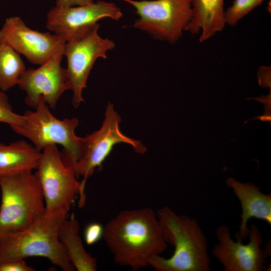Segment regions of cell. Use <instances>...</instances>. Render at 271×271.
<instances>
[{"label":"cell","mask_w":271,"mask_h":271,"mask_svg":"<svg viewBox=\"0 0 271 271\" xmlns=\"http://www.w3.org/2000/svg\"><path fill=\"white\" fill-rule=\"evenodd\" d=\"M192 18L185 31L193 36L200 34V42H204L225 26L224 0H190Z\"/></svg>","instance_id":"15"},{"label":"cell","mask_w":271,"mask_h":271,"mask_svg":"<svg viewBox=\"0 0 271 271\" xmlns=\"http://www.w3.org/2000/svg\"><path fill=\"white\" fill-rule=\"evenodd\" d=\"M264 0H234L232 5L224 12L226 25L235 26L238 22Z\"/></svg>","instance_id":"19"},{"label":"cell","mask_w":271,"mask_h":271,"mask_svg":"<svg viewBox=\"0 0 271 271\" xmlns=\"http://www.w3.org/2000/svg\"><path fill=\"white\" fill-rule=\"evenodd\" d=\"M80 226L73 214L70 219H65L59 227V239L63 245L67 256L77 271H95L97 261L88 253L79 236Z\"/></svg>","instance_id":"17"},{"label":"cell","mask_w":271,"mask_h":271,"mask_svg":"<svg viewBox=\"0 0 271 271\" xmlns=\"http://www.w3.org/2000/svg\"><path fill=\"white\" fill-rule=\"evenodd\" d=\"M26 70L20 54L9 45L0 43V90L5 92L18 85Z\"/></svg>","instance_id":"18"},{"label":"cell","mask_w":271,"mask_h":271,"mask_svg":"<svg viewBox=\"0 0 271 271\" xmlns=\"http://www.w3.org/2000/svg\"><path fill=\"white\" fill-rule=\"evenodd\" d=\"M68 217L46 212L29 227L0 232V264L29 257H43L64 271L75 270L58 237L62 222Z\"/></svg>","instance_id":"3"},{"label":"cell","mask_w":271,"mask_h":271,"mask_svg":"<svg viewBox=\"0 0 271 271\" xmlns=\"http://www.w3.org/2000/svg\"><path fill=\"white\" fill-rule=\"evenodd\" d=\"M0 232L23 230L45 213L43 192L32 171L0 177Z\"/></svg>","instance_id":"4"},{"label":"cell","mask_w":271,"mask_h":271,"mask_svg":"<svg viewBox=\"0 0 271 271\" xmlns=\"http://www.w3.org/2000/svg\"><path fill=\"white\" fill-rule=\"evenodd\" d=\"M260 120L262 121H270V116L269 115H265L262 116L258 117Z\"/></svg>","instance_id":"25"},{"label":"cell","mask_w":271,"mask_h":271,"mask_svg":"<svg viewBox=\"0 0 271 271\" xmlns=\"http://www.w3.org/2000/svg\"><path fill=\"white\" fill-rule=\"evenodd\" d=\"M122 15L116 5L103 1L84 6H55L47 13L46 27L67 42L85 33L101 19L118 20Z\"/></svg>","instance_id":"12"},{"label":"cell","mask_w":271,"mask_h":271,"mask_svg":"<svg viewBox=\"0 0 271 271\" xmlns=\"http://www.w3.org/2000/svg\"><path fill=\"white\" fill-rule=\"evenodd\" d=\"M41 153L26 141L0 143V177L36 169Z\"/></svg>","instance_id":"16"},{"label":"cell","mask_w":271,"mask_h":271,"mask_svg":"<svg viewBox=\"0 0 271 271\" xmlns=\"http://www.w3.org/2000/svg\"><path fill=\"white\" fill-rule=\"evenodd\" d=\"M122 1L139 17L134 27L171 44L180 39L192 16L190 0Z\"/></svg>","instance_id":"8"},{"label":"cell","mask_w":271,"mask_h":271,"mask_svg":"<svg viewBox=\"0 0 271 271\" xmlns=\"http://www.w3.org/2000/svg\"><path fill=\"white\" fill-rule=\"evenodd\" d=\"M218 243L212 254L223 265L225 271H264L266 259L270 254V249H262L263 238L255 224L249 228V242L232 239L229 227L222 225L216 230Z\"/></svg>","instance_id":"10"},{"label":"cell","mask_w":271,"mask_h":271,"mask_svg":"<svg viewBox=\"0 0 271 271\" xmlns=\"http://www.w3.org/2000/svg\"><path fill=\"white\" fill-rule=\"evenodd\" d=\"M271 67L261 66L257 72V77L259 85L263 87H269L270 89Z\"/></svg>","instance_id":"23"},{"label":"cell","mask_w":271,"mask_h":271,"mask_svg":"<svg viewBox=\"0 0 271 271\" xmlns=\"http://www.w3.org/2000/svg\"><path fill=\"white\" fill-rule=\"evenodd\" d=\"M240 202L242 213L239 231L236 239L243 240L248 236L249 228L247 222L251 218L262 220L271 224V194H265L260 188L249 182L242 183L233 178L226 180Z\"/></svg>","instance_id":"14"},{"label":"cell","mask_w":271,"mask_h":271,"mask_svg":"<svg viewBox=\"0 0 271 271\" xmlns=\"http://www.w3.org/2000/svg\"><path fill=\"white\" fill-rule=\"evenodd\" d=\"M104 228L105 242L121 266L135 270L147 267L152 257L167 247L157 213L149 208L122 211Z\"/></svg>","instance_id":"1"},{"label":"cell","mask_w":271,"mask_h":271,"mask_svg":"<svg viewBox=\"0 0 271 271\" xmlns=\"http://www.w3.org/2000/svg\"><path fill=\"white\" fill-rule=\"evenodd\" d=\"M36 170L35 174L43 192L46 213L68 217L80 193L81 183L74 169L63 163L57 145L47 146L42 151Z\"/></svg>","instance_id":"6"},{"label":"cell","mask_w":271,"mask_h":271,"mask_svg":"<svg viewBox=\"0 0 271 271\" xmlns=\"http://www.w3.org/2000/svg\"><path fill=\"white\" fill-rule=\"evenodd\" d=\"M104 226L99 223L92 222L86 226L84 231V238L85 243L93 245L103 237Z\"/></svg>","instance_id":"21"},{"label":"cell","mask_w":271,"mask_h":271,"mask_svg":"<svg viewBox=\"0 0 271 271\" xmlns=\"http://www.w3.org/2000/svg\"><path fill=\"white\" fill-rule=\"evenodd\" d=\"M120 122L121 118L114 110L113 104L108 103L101 127L83 138L82 154L74 167L77 177H82L78 195L80 207H83L85 203V188L87 180L96 169L101 167L115 145L129 144L139 154H144L147 151L146 147L140 141L130 138L121 132L119 127Z\"/></svg>","instance_id":"7"},{"label":"cell","mask_w":271,"mask_h":271,"mask_svg":"<svg viewBox=\"0 0 271 271\" xmlns=\"http://www.w3.org/2000/svg\"><path fill=\"white\" fill-rule=\"evenodd\" d=\"M100 25H95L81 35L66 42L64 54L69 90L73 92L72 104L77 108L84 101L82 91L87 87L89 73L96 60L106 59V53L115 47L114 42L101 38L98 33Z\"/></svg>","instance_id":"9"},{"label":"cell","mask_w":271,"mask_h":271,"mask_svg":"<svg viewBox=\"0 0 271 271\" xmlns=\"http://www.w3.org/2000/svg\"><path fill=\"white\" fill-rule=\"evenodd\" d=\"M93 0H56V6L58 7H69L84 6L93 3Z\"/></svg>","instance_id":"24"},{"label":"cell","mask_w":271,"mask_h":271,"mask_svg":"<svg viewBox=\"0 0 271 271\" xmlns=\"http://www.w3.org/2000/svg\"><path fill=\"white\" fill-rule=\"evenodd\" d=\"M63 55H58L36 69H26L18 85L26 92L27 105L36 108L42 97L54 109L63 93L69 90L66 69L61 66Z\"/></svg>","instance_id":"13"},{"label":"cell","mask_w":271,"mask_h":271,"mask_svg":"<svg viewBox=\"0 0 271 271\" xmlns=\"http://www.w3.org/2000/svg\"><path fill=\"white\" fill-rule=\"evenodd\" d=\"M65 43L55 34L29 28L19 17L7 18L0 30V43L9 45L35 64L41 65L58 55H63Z\"/></svg>","instance_id":"11"},{"label":"cell","mask_w":271,"mask_h":271,"mask_svg":"<svg viewBox=\"0 0 271 271\" xmlns=\"http://www.w3.org/2000/svg\"><path fill=\"white\" fill-rule=\"evenodd\" d=\"M24 259L14 260L0 264V271H34Z\"/></svg>","instance_id":"22"},{"label":"cell","mask_w":271,"mask_h":271,"mask_svg":"<svg viewBox=\"0 0 271 271\" xmlns=\"http://www.w3.org/2000/svg\"><path fill=\"white\" fill-rule=\"evenodd\" d=\"M23 121V115L13 111L7 95L0 90V122L8 124L12 128L20 125Z\"/></svg>","instance_id":"20"},{"label":"cell","mask_w":271,"mask_h":271,"mask_svg":"<svg viewBox=\"0 0 271 271\" xmlns=\"http://www.w3.org/2000/svg\"><path fill=\"white\" fill-rule=\"evenodd\" d=\"M42 97L39 99L34 111H26L23 121L11 128L15 132L29 140L42 151L46 146L59 145L63 147L62 159L65 165L74 169L82 152L83 139L75 133L79 125L76 118L59 119L51 112Z\"/></svg>","instance_id":"5"},{"label":"cell","mask_w":271,"mask_h":271,"mask_svg":"<svg viewBox=\"0 0 271 271\" xmlns=\"http://www.w3.org/2000/svg\"><path fill=\"white\" fill-rule=\"evenodd\" d=\"M156 213L166 242L175 250L168 258L160 255L152 257L149 265L157 271H209L207 240L197 221L168 207Z\"/></svg>","instance_id":"2"}]
</instances>
